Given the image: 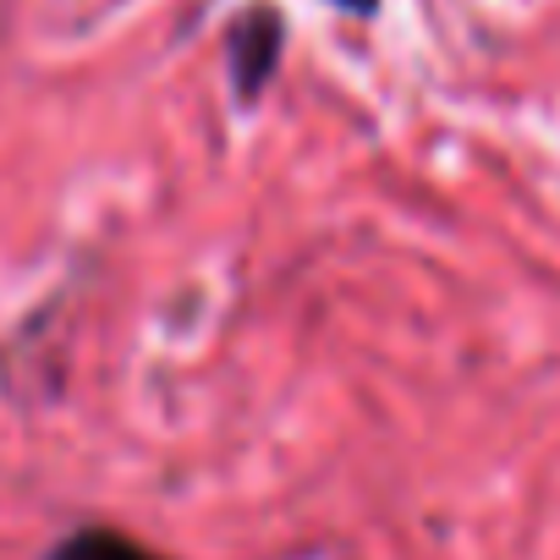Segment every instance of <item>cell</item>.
<instances>
[{
    "label": "cell",
    "instance_id": "2",
    "mask_svg": "<svg viewBox=\"0 0 560 560\" xmlns=\"http://www.w3.org/2000/svg\"><path fill=\"white\" fill-rule=\"evenodd\" d=\"M50 560H165V555L143 549L138 538H127V533H116V527H83V533H72Z\"/></svg>",
    "mask_w": 560,
    "mask_h": 560
},
{
    "label": "cell",
    "instance_id": "3",
    "mask_svg": "<svg viewBox=\"0 0 560 560\" xmlns=\"http://www.w3.org/2000/svg\"><path fill=\"white\" fill-rule=\"evenodd\" d=\"M330 7H341V12H358V18H369L380 0H330Z\"/></svg>",
    "mask_w": 560,
    "mask_h": 560
},
{
    "label": "cell",
    "instance_id": "1",
    "mask_svg": "<svg viewBox=\"0 0 560 560\" xmlns=\"http://www.w3.org/2000/svg\"><path fill=\"white\" fill-rule=\"evenodd\" d=\"M275 61H280V18L258 7V12H247V18L236 23V34H231V72H236V89L253 100V94L269 83Z\"/></svg>",
    "mask_w": 560,
    "mask_h": 560
}]
</instances>
